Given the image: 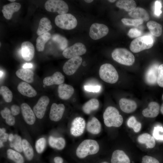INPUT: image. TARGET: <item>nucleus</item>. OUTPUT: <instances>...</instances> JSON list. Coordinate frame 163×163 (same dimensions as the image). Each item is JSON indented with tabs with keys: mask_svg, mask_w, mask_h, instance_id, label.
Wrapping results in <instances>:
<instances>
[{
	"mask_svg": "<svg viewBox=\"0 0 163 163\" xmlns=\"http://www.w3.org/2000/svg\"><path fill=\"white\" fill-rule=\"evenodd\" d=\"M0 136V142L3 143L7 141L8 139L9 135L5 133L2 135Z\"/></svg>",
	"mask_w": 163,
	"mask_h": 163,
	"instance_id": "obj_50",
	"label": "nucleus"
},
{
	"mask_svg": "<svg viewBox=\"0 0 163 163\" xmlns=\"http://www.w3.org/2000/svg\"><path fill=\"white\" fill-rule=\"evenodd\" d=\"M33 66V65L31 63H26L23 66V68L24 69H27L28 68H31Z\"/></svg>",
	"mask_w": 163,
	"mask_h": 163,
	"instance_id": "obj_52",
	"label": "nucleus"
},
{
	"mask_svg": "<svg viewBox=\"0 0 163 163\" xmlns=\"http://www.w3.org/2000/svg\"><path fill=\"white\" fill-rule=\"evenodd\" d=\"M99 150L97 142L95 140L88 139L83 141L77 148L76 154L80 158H84L89 155L97 153Z\"/></svg>",
	"mask_w": 163,
	"mask_h": 163,
	"instance_id": "obj_1",
	"label": "nucleus"
},
{
	"mask_svg": "<svg viewBox=\"0 0 163 163\" xmlns=\"http://www.w3.org/2000/svg\"><path fill=\"white\" fill-rule=\"evenodd\" d=\"M137 140L141 144H145L147 148H152L155 145L154 138L148 133L140 135L138 137Z\"/></svg>",
	"mask_w": 163,
	"mask_h": 163,
	"instance_id": "obj_27",
	"label": "nucleus"
},
{
	"mask_svg": "<svg viewBox=\"0 0 163 163\" xmlns=\"http://www.w3.org/2000/svg\"><path fill=\"white\" fill-rule=\"evenodd\" d=\"M64 80V76L60 72H56L52 75L45 77L43 80V82L45 85L50 86L63 84Z\"/></svg>",
	"mask_w": 163,
	"mask_h": 163,
	"instance_id": "obj_18",
	"label": "nucleus"
},
{
	"mask_svg": "<svg viewBox=\"0 0 163 163\" xmlns=\"http://www.w3.org/2000/svg\"><path fill=\"white\" fill-rule=\"evenodd\" d=\"M14 137V135L12 134H10L9 135L8 139L10 142H11L13 140Z\"/></svg>",
	"mask_w": 163,
	"mask_h": 163,
	"instance_id": "obj_53",
	"label": "nucleus"
},
{
	"mask_svg": "<svg viewBox=\"0 0 163 163\" xmlns=\"http://www.w3.org/2000/svg\"><path fill=\"white\" fill-rule=\"evenodd\" d=\"M85 1L88 3H90L92 2L93 1V0H85Z\"/></svg>",
	"mask_w": 163,
	"mask_h": 163,
	"instance_id": "obj_56",
	"label": "nucleus"
},
{
	"mask_svg": "<svg viewBox=\"0 0 163 163\" xmlns=\"http://www.w3.org/2000/svg\"><path fill=\"white\" fill-rule=\"evenodd\" d=\"M102 163H108L107 162L105 161V162H103Z\"/></svg>",
	"mask_w": 163,
	"mask_h": 163,
	"instance_id": "obj_59",
	"label": "nucleus"
},
{
	"mask_svg": "<svg viewBox=\"0 0 163 163\" xmlns=\"http://www.w3.org/2000/svg\"><path fill=\"white\" fill-rule=\"evenodd\" d=\"M54 161L55 163H62L63 162L62 158L59 157H55Z\"/></svg>",
	"mask_w": 163,
	"mask_h": 163,
	"instance_id": "obj_51",
	"label": "nucleus"
},
{
	"mask_svg": "<svg viewBox=\"0 0 163 163\" xmlns=\"http://www.w3.org/2000/svg\"><path fill=\"white\" fill-rule=\"evenodd\" d=\"M161 4L159 1H156L155 2V14L157 16H158L162 13L161 10Z\"/></svg>",
	"mask_w": 163,
	"mask_h": 163,
	"instance_id": "obj_48",
	"label": "nucleus"
},
{
	"mask_svg": "<svg viewBox=\"0 0 163 163\" xmlns=\"http://www.w3.org/2000/svg\"><path fill=\"white\" fill-rule=\"evenodd\" d=\"M119 103L121 110L126 113H132L137 108L136 102L132 100L122 98L120 100Z\"/></svg>",
	"mask_w": 163,
	"mask_h": 163,
	"instance_id": "obj_22",
	"label": "nucleus"
},
{
	"mask_svg": "<svg viewBox=\"0 0 163 163\" xmlns=\"http://www.w3.org/2000/svg\"><path fill=\"white\" fill-rule=\"evenodd\" d=\"M22 150L24 155L28 160H31L34 156V150L30 144L25 139L22 142Z\"/></svg>",
	"mask_w": 163,
	"mask_h": 163,
	"instance_id": "obj_35",
	"label": "nucleus"
},
{
	"mask_svg": "<svg viewBox=\"0 0 163 163\" xmlns=\"http://www.w3.org/2000/svg\"><path fill=\"white\" fill-rule=\"evenodd\" d=\"M44 7L47 11L57 12L59 14H66L69 10L67 4L61 0H47L45 4Z\"/></svg>",
	"mask_w": 163,
	"mask_h": 163,
	"instance_id": "obj_7",
	"label": "nucleus"
},
{
	"mask_svg": "<svg viewBox=\"0 0 163 163\" xmlns=\"http://www.w3.org/2000/svg\"><path fill=\"white\" fill-rule=\"evenodd\" d=\"M157 83L163 88V64L160 65L158 68Z\"/></svg>",
	"mask_w": 163,
	"mask_h": 163,
	"instance_id": "obj_44",
	"label": "nucleus"
},
{
	"mask_svg": "<svg viewBox=\"0 0 163 163\" xmlns=\"http://www.w3.org/2000/svg\"><path fill=\"white\" fill-rule=\"evenodd\" d=\"M55 22L59 27L65 30H71L75 28L77 21L75 17L70 14H59L55 18Z\"/></svg>",
	"mask_w": 163,
	"mask_h": 163,
	"instance_id": "obj_6",
	"label": "nucleus"
},
{
	"mask_svg": "<svg viewBox=\"0 0 163 163\" xmlns=\"http://www.w3.org/2000/svg\"><path fill=\"white\" fill-rule=\"evenodd\" d=\"M109 32V29L106 25L97 23L93 24L91 26L89 35L94 40L99 39L106 36Z\"/></svg>",
	"mask_w": 163,
	"mask_h": 163,
	"instance_id": "obj_9",
	"label": "nucleus"
},
{
	"mask_svg": "<svg viewBox=\"0 0 163 163\" xmlns=\"http://www.w3.org/2000/svg\"><path fill=\"white\" fill-rule=\"evenodd\" d=\"M159 104L154 101L150 102L148 107L144 109L142 111L143 115L146 117L154 118L158 114L159 110Z\"/></svg>",
	"mask_w": 163,
	"mask_h": 163,
	"instance_id": "obj_21",
	"label": "nucleus"
},
{
	"mask_svg": "<svg viewBox=\"0 0 163 163\" xmlns=\"http://www.w3.org/2000/svg\"><path fill=\"white\" fill-rule=\"evenodd\" d=\"M86 52L85 45L82 43L78 42L66 48L64 50L62 55L67 59L79 56L85 54Z\"/></svg>",
	"mask_w": 163,
	"mask_h": 163,
	"instance_id": "obj_8",
	"label": "nucleus"
},
{
	"mask_svg": "<svg viewBox=\"0 0 163 163\" xmlns=\"http://www.w3.org/2000/svg\"><path fill=\"white\" fill-rule=\"evenodd\" d=\"M129 15L134 19H141L147 21L149 19V16L147 11L143 8L137 7L129 13Z\"/></svg>",
	"mask_w": 163,
	"mask_h": 163,
	"instance_id": "obj_25",
	"label": "nucleus"
},
{
	"mask_svg": "<svg viewBox=\"0 0 163 163\" xmlns=\"http://www.w3.org/2000/svg\"><path fill=\"white\" fill-rule=\"evenodd\" d=\"M22 142L21 137L17 135H15L13 140L10 142V145L11 147L14 148L17 152H21L23 150Z\"/></svg>",
	"mask_w": 163,
	"mask_h": 163,
	"instance_id": "obj_40",
	"label": "nucleus"
},
{
	"mask_svg": "<svg viewBox=\"0 0 163 163\" xmlns=\"http://www.w3.org/2000/svg\"><path fill=\"white\" fill-rule=\"evenodd\" d=\"M74 89L73 87L66 84L59 85L58 88V96L61 99L67 100L69 99L73 94Z\"/></svg>",
	"mask_w": 163,
	"mask_h": 163,
	"instance_id": "obj_17",
	"label": "nucleus"
},
{
	"mask_svg": "<svg viewBox=\"0 0 163 163\" xmlns=\"http://www.w3.org/2000/svg\"><path fill=\"white\" fill-rule=\"evenodd\" d=\"M84 89L89 92H98L101 90V86L97 85H84Z\"/></svg>",
	"mask_w": 163,
	"mask_h": 163,
	"instance_id": "obj_46",
	"label": "nucleus"
},
{
	"mask_svg": "<svg viewBox=\"0 0 163 163\" xmlns=\"http://www.w3.org/2000/svg\"><path fill=\"white\" fill-rule=\"evenodd\" d=\"M8 158L16 163H23L24 160L23 157L19 152L11 149H8L7 151Z\"/></svg>",
	"mask_w": 163,
	"mask_h": 163,
	"instance_id": "obj_37",
	"label": "nucleus"
},
{
	"mask_svg": "<svg viewBox=\"0 0 163 163\" xmlns=\"http://www.w3.org/2000/svg\"><path fill=\"white\" fill-rule=\"evenodd\" d=\"M50 145L52 148L58 150H62L65 147L66 144L65 139L62 137L55 138L50 136L49 139Z\"/></svg>",
	"mask_w": 163,
	"mask_h": 163,
	"instance_id": "obj_33",
	"label": "nucleus"
},
{
	"mask_svg": "<svg viewBox=\"0 0 163 163\" xmlns=\"http://www.w3.org/2000/svg\"><path fill=\"white\" fill-rule=\"evenodd\" d=\"M142 34V31L136 28H132L128 31L127 35L131 38H137L141 37Z\"/></svg>",
	"mask_w": 163,
	"mask_h": 163,
	"instance_id": "obj_45",
	"label": "nucleus"
},
{
	"mask_svg": "<svg viewBox=\"0 0 163 163\" xmlns=\"http://www.w3.org/2000/svg\"><path fill=\"white\" fill-rule=\"evenodd\" d=\"M153 135L155 139L160 141H163V127L157 126L154 128Z\"/></svg>",
	"mask_w": 163,
	"mask_h": 163,
	"instance_id": "obj_42",
	"label": "nucleus"
},
{
	"mask_svg": "<svg viewBox=\"0 0 163 163\" xmlns=\"http://www.w3.org/2000/svg\"><path fill=\"white\" fill-rule=\"evenodd\" d=\"M86 128L89 133L93 134H97L101 131V125L96 118L93 117L88 122Z\"/></svg>",
	"mask_w": 163,
	"mask_h": 163,
	"instance_id": "obj_26",
	"label": "nucleus"
},
{
	"mask_svg": "<svg viewBox=\"0 0 163 163\" xmlns=\"http://www.w3.org/2000/svg\"><path fill=\"white\" fill-rule=\"evenodd\" d=\"M52 40L57 43L59 47L62 50H65L68 46V41L64 37L56 34L53 35L52 37Z\"/></svg>",
	"mask_w": 163,
	"mask_h": 163,
	"instance_id": "obj_34",
	"label": "nucleus"
},
{
	"mask_svg": "<svg viewBox=\"0 0 163 163\" xmlns=\"http://www.w3.org/2000/svg\"><path fill=\"white\" fill-rule=\"evenodd\" d=\"M49 102L50 99L47 96L43 95L39 98L33 108V110L37 118L41 119L43 117Z\"/></svg>",
	"mask_w": 163,
	"mask_h": 163,
	"instance_id": "obj_11",
	"label": "nucleus"
},
{
	"mask_svg": "<svg viewBox=\"0 0 163 163\" xmlns=\"http://www.w3.org/2000/svg\"><path fill=\"white\" fill-rule=\"evenodd\" d=\"M158 64H154L148 69L145 75V80L146 82L149 85H152L157 83Z\"/></svg>",
	"mask_w": 163,
	"mask_h": 163,
	"instance_id": "obj_16",
	"label": "nucleus"
},
{
	"mask_svg": "<svg viewBox=\"0 0 163 163\" xmlns=\"http://www.w3.org/2000/svg\"><path fill=\"white\" fill-rule=\"evenodd\" d=\"M21 108L26 122L29 125L34 124L36 120L35 114L30 106L26 103H23L21 105Z\"/></svg>",
	"mask_w": 163,
	"mask_h": 163,
	"instance_id": "obj_15",
	"label": "nucleus"
},
{
	"mask_svg": "<svg viewBox=\"0 0 163 163\" xmlns=\"http://www.w3.org/2000/svg\"><path fill=\"white\" fill-rule=\"evenodd\" d=\"M85 127V120L81 117H76L72 122L70 130L71 133L75 136H80L84 133Z\"/></svg>",
	"mask_w": 163,
	"mask_h": 163,
	"instance_id": "obj_12",
	"label": "nucleus"
},
{
	"mask_svg": "<svg viewBox=\"0 0 163 163\" xmlns=\"http://www.w3.org/2000/svg\"><path fill=\"white\" fill-rule=\"evenodd\" d=\"M108 1L110 2H115L116 0H108Z\"/></svg>",
	"mask_w": 163,
	"mask_h": 163,
	"instance_id": "obj_57",
	"label": "nucleus"
},
{
	"mask_svg": "<svg viewBox=\"0 0 163 163\" xmlns=\"http://www.w3.org/2000/svg\"><path fill=\"white\" fill-rule=\"evenodd\" d=\"M18 91L22 95L32 97L35 96L37 92L28 83L22 82L17 86Z\"/></svg>",
	"mask_w": 163,
	"mask_h": 163,
	"instance_id": "obj_19",
	"label": "nucleus"
},
{
	"mask_svg": "<svg viewBox=\"0 0 163 163\" xmlns=\"http://www.w3.org/2000/svg\"><path fill=\"white\" fill-rule=\"evenodd\" d=\"M51 21L47 18L43 17L40 20L39 26L37 31V35H40L50 30L52 28Z\"/></svg>",
	"mask_w": 163,
	"mask_h": 163,
	"instance_id": "obj_28",
	"label": "nucleus"
},
{
	"mask_svg": "<svg viewBox=\"0 0 163 163\" xmlns=\"http://www.w3.org/2000/svg\"><path fill=\"white\" fill-rule=\"evenodd\" d=\"M0 94L5 101L8 103L11 102L13 98L12 93L7 87L5 86L1 87Z\"/></svg>",
	"mask_w": 163,
	"mask_h": 163,
	"instance_id": "obj_38",
	"label": "nucleus"
},
{
	"mask_svg": "<svg viewBox=\"0 0 163 163\" xmlns=\"http://www.w3.org/2000/svg\"><path fill=\"white\" fill-rule=\"evenodd\" d=\"M160 110L161 113L163 114V104L161 105Z\"/></svg>",
	"mask_w": 163,
	"mask_h": 163,
	"instance_id": "obj_55",
	"label": "nucleus"
},
{
	"mask_svg": "<svg viewBox=\"0 0 163 163\" xmlns=\"http://www.w3.org/2000/svg\"><path fill=\"white\" fill-rule=\"evenodd\" d=\"M121 21L125 25L137 27L142 24L144 21L141 19L123 18Z\"/></svg>",
	"mask_w": 163,
	"mask_h": 163,
	"instance_id": "obj_41",
	"label": "nucleus"
},
{
	"mask_svg": "<svg viewBox=\"0 0 163 163\" xmlns=\"http://www.w3.org/2000/svg\"><path fill=\"white\" fill-rule=\"evenodd\" d=\"M21 8V5L20 3L13 2L3 6L2 12L6 19L10 20L11 19L13 13L18 11Z\"/></svg>",
	"mask_w": 163,
	"mask_h": 163,
	"instance_id": "obj_20",
	"label": "nucleus"
},
{
	"mask_svg": "<svg viewBox=\"0 0 163 163\" xmlns=\"http://www.w3.org/2000/svg\"><path fill=\"white\" fill-rule=\"evenodd\" d=\"M46 145V140L44 138H41L38 139L35 144V148L37 152L39 153H42L45 148Z\"/></svg>",
	"mask_w": 163,
	"mask_h": 163,
	"instance_id": "obj_43",
	"label": "nucleus"
},
{
	"mask_svg": "<svg viewBox=\"0 0 163 163\" xmlns=\"http://www.w3.org/2000/svg\"><path fill=\"white\" fill-rule=\"evenodd\" d=\"M105 125L108 127H119L123 123L122 116L120 114L118 110L112 106L108 107L103 114Z\"/></svg>",
	"mask_w": 163,
	"mask_h": 163,
	"instance_id": "obj_2",
	"label": "nucleus"
},
{
	"mask_svg": "<svg viewBox=\"0 0 163 163\" xmlns=\"http://www.w3.org/2000/svg\"><path fill=\"white\" fill-rule=\"evenodd\" d=\"M116 6L120 8L124 9L127 11H131L136 7V4L133 0H120L116 3Z\"/></svg>",
	"mask_w": 163,
	"mask_h": 163,
	"instance_id": "obj_30",
	"label": "nucleus"
},
{
	"mask_svg": "<svg viewBox=\"0 0 163 163\" xmlns=\"http://www.w3.org/2000/svg\"><path fill=\"white\" fill-rule=\"evenodd\" d=\"M162 100H163V94L162 95Z\"/></svg>",
	"mask_w": 163,
	"mask_h": 163,
	"instance_id": "obj_60",
	"label": "nucleus"
},
{
	"mask_svg": "<svg viewBox=\"0 0 163 163\" xmlns=\"http://www.w3.org/2000/svg\"><path fill=\"white\" fill-rule=\"evenodd\" d=\"M9 1L11 2H14L15 1V0H9Z\"/></svg>",
	"mask_w": 163,
	"mask_h": 163,
	"instance_id": "obj_58",
	"label": "nucleus"
},
{
	"mask_svg": "<svg viewBox=\"0 0 163 163\" xmlns=\"http://www.w3.org/2000/svg\"><path fill=\"white\" fill-rule=\"evenodd\" d=\"M82 58L80 56L72 58L64 64L63 67L64 72L68 75L73 74L81 65Z\"/></svg>",
	"mask_w": 163,
	"mask_h": 163,
	"instance_id": "obj_10",
	"label": "nucleus"
},
{
	"mask_svg": "<svg viewBox=\"0 0 163 163\" xmlns=\"http://www.w3.org/2000/svg\"><path fill=\"white\" fill-rule=\"evenodd\" d=\"M6 131L5 129L4 128H0V136L2 135L5 133Z\"/></svg>",
	"mask_w": 163,
	"mask_h": 163,
	"instance_id": "obj_54",
	"label": "nucleus"
},
{
	"mask_svg": "<svg viewBox=\"0 0 163 163\" xmlns=\"http://www.w3.org/2000/svg\"><path fill=\"white\" fill-rule=\"evenodd\" d=\"M142 163H160V162L157 159L154 157L148 155H145L142 158Z\"/></svg>",
	"mask_w": 163,
	"mask_h": 163,
	"instance_id": "obj_47",
	"label": "nucleus"
},
{
	"mask_svg": "<svg viewBox=\"0 0 163 163\" xmlns=\"http://www.w3.org/2000/svg\"><path fill=\"white\" fill-rule=\"evenodd\" d=\"M99 103L98 100L96 98H92L83 105L82 109L83 112L86 114H89L92 111L98 109Z\"/></svg>",
	"mask_w": 163,
	"mask_h": 163,
	"instance_id": "obj_29",
	"label": "nucleus"
},
{
	"mask_svg": "<svg viewBox=\"0 0 163 163\" xmlns=\"http://www.w3.org/2000/svg\"><path fill=\"white\" fill-rule=\"evenodd\" d=\"M111 161V163H130L129 157L123 151L120 150H116L113 152Z\"/></svg>",
	"mask_w": 163,
	"mask_h": 163,
	"instance_id": "obj_23",
	"label": "nucleus"
},
{
	"mask_svg": "<svg viewBox=\"0 0 163 163\" xmlns=\"http://www.w3.org/2000/svg\"><path fill=\"white\" fill-rule=\"evenodd\" d=\"M65 110L64 105L62 104L53 103L51 107L49 117L52 121L57 122L62 118Z\"/></svg>",
	"mask_w": 163,
	"mask_h": 163,
	"instance_id": "obj_13",
	"label": "nucleus"
},
{
	"mask_svg": "<svg viewBox=\"0 0 163 163\" xmlns=\"http://www.w3.org/2000/svg\"><path fill=\"white\" fill-rule=\"evenodd\" d=\"M147 26L151 34L155 37H159L162 32V26L160 24L150 21L147 23Z\"/></svg>",
	"mask_w": 163,
	"mask_h": 163,
	"instance_id": "obj_32",
	"label": "nucleus"
},
{
	"mask_svg": "<svg viewBox=\"0 0 163 163\" xmlns=\"http://www.w3.org/2000/svg\"><path fill=\"white\" fill-rule=\"evenodd\" d=\"M11 114L14 116L18 115L20 112V108L17 105L14 104L11 107Z\"/></svg>",
	"mask_w": 163,
	"mask_h": 163,
	"instance_id": "obj_49",
	"label": "nucleus"
},
{
	"mask_svg": "<svg viewBox=\"0 0 163 163\" xmlns=\"http://www.w3.org/2000/svg\"><path fill=\"white\" fill-rule=\"evenodd\" d=\"M99 75L103 81L110 84H114L118 80V72L111 64L105 63L102 65L99 70Z\"/></svg>",
	"mask_w": 163,
	"mask_h": 163,
	"instance_id": "obj_5",
	"label": "nucleus"
},
{
	"mask_svg": "<svg viewBox=\"0 0 163 163\" xmlns=\"http://www.w3.org/2000/svg\"><path fill=\"white\" fill-rule=\"evenodd\" d=\"M51 37L50 34L47 32L40 36L36 40V47L37 50L39 52L44 50L45 43L50 40Z\"/></svg>",
	"mask_w": 163,
	"mask_h": 163,
	"instance_id": "obj_31",
	"label": "nucleus"
},
{
	"mask_svg": "<svg viewBox=\"0 0 163 163\" xmlns=\"http://www.w3.org/2000/svg\"><path fill=\"white\" fill-rule=\"evenodd\" d=\"M21 47V55L23 59L27 61L32 60L34 55L33 45L29 41H24L22 43Z\"/></svg>",
	"mask_w": 163,
	"mask_h": 163,
	"instance_id": "obj_14",
	"label": "nucleus"
},
{
	"mask_svg": "<svg viewBox=\"0 0 163 163\" xmlns=\"http://www.w3.org/2000/svg\"><path fill=\"white\" fill-rule=\"evenodd\" d=\"M128 126L132 128L136 133L139 132L141 128V124L138 122L134 116H131L128 119L127 121Z\"/></svg>",
	"mask_w": 163,
	"mask_h": 163,
	"instance_id": "obj_39",
	"label": "nucleus"
},
{
	"mask_svg": "<svg viewBox=\"0 0 163 163\" xmlns=\"http://www.w3.org/2000/svg\"><path fill=\"white\" fill-rule=\"evenodd\" d=\"M16 76L19 78L28 83L34 81V73L32 70L27 69H20L16 72Z\"/></svg>",
	"mask_w": 163,
	"mask_h": 163,
	"instance_id": "obj_24",
	"label": "nucleus"
},
{
	"mask_svg": "<svg viewBox=\"0 0 163 163\" xmlns=\"http://www.w3.org/2000/svg\"><path fill=\"white\" fill-rule=\"evenodd\" d=\"M111 55L114 60L121 64L127 66L132 65L135 61V57L132 53L124 48L115 49Z\"/></svg>",
	"mask_w": 163,
	"mask_h": 163,
	"instance_id": "obj_4",
	"label": "nucleus"
},
{
	"mask_svg": "<svg viewBox=\"0 0 163 163\" xmlns=\"http://www.w3.org/2000/svg\"><path fill=\"white\" fill-rule=\"evenodd\" d=\"M3 118L5 119L6 123L10 126H13L15 123L14 117L11 114V111L7 107H5L0 111Z\"/></svg>",
	"mask_w": 163,
	"mask_h": 163,
	"instance_id": "obj_36",
	"label": "nucleus"
},
{
	"mask_svg": "<svg viewBox=\"0 0 163 163\" xmlns=\"http://www.w3.org/2000/svg\"><path fill=\"white\" fill-rule=\"evenodd\" d=\"M154 40L149 35L141 36L133 40L129 46L131 51L134 53H137L144 50L149 49L152 47Z\"/></svg>",
	"mask_w": 163,
	"mask_h": 163,
	"instance_id": "obj_3",
	"label": "nucleus"
}]
</instances>
